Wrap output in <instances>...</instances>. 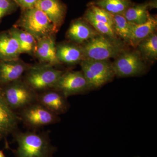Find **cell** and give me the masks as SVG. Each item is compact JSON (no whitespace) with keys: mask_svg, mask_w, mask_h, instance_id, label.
Here are the masks:
<instances>
[{"mask_svg":"<svg viewBox=\"0 0 157 157\" xmlns=\"http://www.w3.org/2000/svg\"><path fill=\"white\" fill-rule=\"evenodd\" d=\"M36 7L59 30L64 21L67 14V7L64 3L61 0H39Z\"/></svg>","mask_w":157,"mask_h":157,"instance_id":"cell-14","label":"cell"},{"mask_svg":"<svg viewBox=\"0 0 157 157\" xmlns=\"http://www.w3.org/2000/svg\"><path fill=\"white\" fill-rule=\"evenodd\" d=\"M88 10L95 19L100 22L107 24L113 27V14L97 6H88Z\"/></svg>","mask_w":157,"mask_h":157,"instance_id":"cell-25","label":"cell"},{"mask_svg":"<svg viewBox=\"0 0 157 157\" xmlns=\"http://www.w3.org/2000/svg\"><path fill=\"white\" fill-rule=\"evenodd\" d=\"M113 28L117 36L129 44L132 36V24L121 14L113 15Z\"/></svg>","mask_w":157,"mask_h":157,"instance_id":"cell-23","label":"cell"},{"mask_svg":"<svg viewBox=\"0 0 157 157\" xmlns=\"http://www.w3.org/2000/svg\"><path fill=\"white\" fill-rule=\"evenodd\" d=\"M137 51L145 62L154 63L157 59V35L155 33L139 42Z\"/></svg>","mask_w":157,"mask_h":157,"instance_id":"cell-22","label":"cell"},{"mask_svg":"<svg viewBox=\"0 0 157 157\" xmlns=\"http://www.w3.org/2000/svg\"><path fill=\"white\" fill-rule=\"evenodd\" d=\"M19 111L18 115L21 121L28 128L34 130L56 123L59 121L60 119L58 115L37 102Z\"/></svg>","mask_w":157,"mask_h":157,"instance_id":"cell-8","label":"cell"},{"mask_svg":"<svg viewBox=\"0 0 157 157\" xmlns=\"http://www.w3.org/2000/svg\"><path fill=\"white\" fill-rule=\"evenodd\" d=\"M21 54L18 42L9 30L0 32V60L16 59Z\"/></svg>","mask_w":157,"mask_h":157,"instance_id":"cell-18","label":"cell"},{"mask_svg":"<svg viewBox=\"0 0 157 157\" xmlns=\"http://www.w3.org/2000/svg\"><path fill=\"white\" fill-rule=\"evenodd\" d=\"M19 44L21 54L34 56L37 41L35 37L26 31L13 26L9 29Z\"/></svg>","mask_w":157,"mask_h":157,"instance_id":"cell-20","label":"cell"},{"mask_svg":"<svg viewBox=\"0 0 157 157\" xmlns=\"http://www.w3.org/2000/svg\"><path fill=\"white\" fill-rule=\"evenodd\" d=\"M0 157H6L2 150H0Z\"/></svg>","mask_w":157,"mask_h":157,"instance_id":"cell-28","label":"cell"},{"mask_svg":"<svg viewBox=\"0 0 157 157\" xmlns=\"http://www.w3.org/2000/svg\"><path fill=\"white\" fill-rule=\"evenodd\" d=\"M56 57L61 64L73 66L84 59L81 45L71 42L56 44Z\"/></svg>","mask_w":157,"mask_h":157,"instance_id":"cell-16","label":"cell"},{"mask_svg":"<svg viewBox=\"0 0 157 157\" xmlns=\"http://www.w3.org/2000/svg\"><path fill=\"white\" fill-rule=\"evenodd\" d=\"M80 64L90 91L100 88L115 76L111 63L108 60L83 59Z\"/></svg>","mask_w":157,"mask_h":157,"instance_id":"cell-6","label":"cell"},{"mask_svg":"<svg viewBox=\"0 0 157 157\" xmlns=\"http://www.w3.org/2000/svg\"><path fill=\"white\" fill-rule=\"evenodd\" d=\"M111 63L115 76L128 77L140 76L147 70L146 62L137 50H126Z\"/></svg>","mask_w":157,"mask_h":157,"instance_id":"cell-7","label":"cell"},{"mask_svg":"<svg viewBox=\"0 0 157 157\" xmlns=\"http://www.w3.org/2000/svg\"><path fill=\"white\" fill-rule=\"evenodd\" d=\"M157 26L156 17L151 14L144 23L140 25L132 24V36L129 44L134 47H137L139 42L155 33Z\"/></svg>","mask_w":157,"mask_h":157,"instance_id":"cell-19","label":"cell"},{"mask_svg":"<svg viewBox=\"0 0 157 157\" xmlns=\"http://www.w3.org/2000/svg\"><path fill=\"white\" fill-rule=\"evenodd\" d=\"M39 0H13L21 10L32 9L36 6Z\"/></svg>","mask_w":157,"mask_h":157,"instance_id":"cell-27","label":"cell"},{"mask_svg":"<svg viewBox=\"0 0 157 157\" xmlns=\"http://www.w3.org/2000/svg\"><path fill=\"white\" fill-rule=\"evenodd\" d=\"M81 45L84 59L108 60L127 50L123 42L99 34Z\"/></svg>","mask_w":157,"mask_h":157,"instance_id":"cell-3","label":"cell"},{"mask_svg":"<svg viewBox=\"0 0 157 157\" xmlns=\"http://www.w3.org/2000/svg\"><path fill=\"white\" fill-rule=\"evenodd\" d=\"M18 8L13 0H0V23L4 17L13 14Z\"/></svg>","mask_w":157,"mask_h":157,"instance_id":"cell-26","label":"cell"},{"mask_svg":"<svg viewBox=\"0 0 157 157\" xmlns=\"http://www.w3.org/2000/svg\"><path fill=\"white\" fill-rule=\"evenodd\" d=\"M133 4L132 0H94L88 6H97L113 15H122Z\"/></svg>","mask_w":157,"mask_h":157,"instance_id":"cell-21","label":"cell"},{"mask_svg":"<svg viewBox=\"0 0 157 157\" xmlns=\"http://www.w3.org/2000/svg\"><path fill=\"white\" fill-rule=\"evenodd\" d=\"M157 8V0L142 4H133L122 14L129 22L135 25L144 23L149 17V10Z\"/></svg>","mask_w":157,"mask_h":157,"instance_id":"cell-17","label":"cell"},{"mask_svg":"<svg viewBox=\"0 0 157 157\" xmlns=\"http://www.w3.org/2000/svg\"><path fill=\"white\" fill-rule=\"evenodd\" d=\"M37 102L58 116L67 112L70 107L67 98L53 88L38 93Z\"/></svg>","mask_w":157,"mask_h":157,"instance_id":"cell-12","label":"cell"},{"mask_svg":"<svg viewBox=\"0 0 157 157\" xmlns=\"http://www.w3.org/2000/svg\"><path fill=\"white\" fill-rule=\"evenodd\" d=\"M34 56L42 63L48 64L55 67L61 64L56 57L55 36L37 41Z\"/></svg>","mask_w":157,"mask_h":157,"instance_id":"cell-15","label":"cell"},{"mask_svg":"<svg viewBox=\"0 0 157 157\" xmlns=\"http://www.w3.org/2000/svg\"><path fill=\"white\" fill-rule=\"evenodd\" d=\"M63 71L48 64H31L22 79L37 94L53 88Z\"/></svg>","mask_w":157,"mask_h":157,"instance_id":"cell-4","label":"cell"},{"mask_svg":"<svg viewBox=\"0 0 157 157\" xmlns=\"http://www.w3.org/2000/svg\"><path fill=\"white\" fill-rule=\"evenodd\" d=\"M13 26L29 33L37 41L55 36L59 31L46 15L36 7L21 10L20 17Z\"/></svg>","mask_w":157,"mask_h":157,"instance_id":"cell-2","label":"cell"},{"mask_svg":"<svg viewBox=\"0 0 157 157\" xmlns=\"http://www.w3.org/2000/svg\"><path fill=\"white\" fill-rule=\"evenodd\" d=\"M82 17L99 34L111 39H117L112 27L95 19L87 9Z\"/></svg>","mask_w":157,"mask_h":157,"instance_id":"cell-24","label":"cell"},{"mask_svg":"<svg viewBox=\"0 0 157 157\" xmlns=\"http://www.w3.org/2000/svg\"><path fill=\"white\" fill-rule=\"evenodd\" d=\"M99 34L83 18L73 20L66 33V37L70 42L82 45Z\"/></svg>","mask_w":157,"mask_h":157,"instance_id":"cell-13","label":"cell"},{"mask_svg":"<svg viewBox=\"0 0 157 157\" xmlns=\"http://www.w3.org/2000/svg\"><path fill=\"white\" fill-rule=\"evenodd\" d=\"M53 89L60 92L67 98L85 94L90 91L86 79L81 71L64 72Z\"/></svg>","mask_w":157,"mask_h":157,"instance_id":"cell-9","label":"cell"},{"mask_svg":"<svg viewBox=\"0 0 157 157\" xmlns=\"http://www.w3.org/2000/svg\"><path fill=\"white\" fill-rule=\"evenodd\" d=\"M31 65L20 58L11 60H0V86L21 79Z\"/></svg>","mask_w":157,"mask_h":157,"instance_id":"cell-11","label":"cell"},{"mask_svg":"<svg viewBox=\"0 0 157 157\" xmlns=\"http://www.w3.org/2000/svg\"><path fill=\"white\" fill-rule=\"evenodd\" d=\"M49 132H26L18 130L12 135L17 149L12 150L16 157H53L57 148L51 143Z\"/></svg>","mask_w":157,"mask_h":157,"instance_id":"cell-1","label":"cell"},{"mask_svg":"<svg viewBox=\"0 0 157 157\" xmlns=\"http://www.w3.org/2000/svg\"><path fill=\"white\" fill-rule=\"evenodd\" d=\"M20 122L18 113L11 109L0 96V140H5V149L11 150L7 137L18 130Z\"/></svg>","mask_w":157,"mask_h":157,"instance_id":"cell-10","label":"cell"},{"mask_svg":"<svg viewBox=\"0 0 157 157\" xmlns=\"http://www.w3.org/2000/svg\"><path fill=\"white\" fill-rule=\"evenodd\" d=\"M37 94L22 78L0 86V96L15 112L36 102Z\"/></svg>","mask_w":157,"mask_h":157,"instance_id":"cell-5","label":"cell"}]
</instances>
